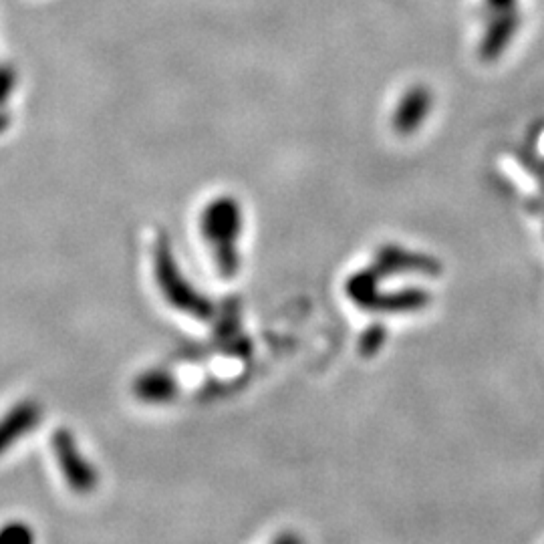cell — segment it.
I'll list each match as a JSON object with an SVG mask.
<instances>
[{
    "label": "cell",
    "mask_w": 544,
    "mask_h": 544,
    "mask_svg": "<svg viewBox=\"0 0 544 544\" xmlns=\"http://www.w3.org/2000/svg\"><path fill=\"white\" fill-rule=\"evenodd\" d=\"M244 218L240 204L230 196L214 198L200 214V230L204 240L214 248L218 272L224 279H232L240 270L238 240Z\"/></svg>",
    "instance_id": "6da1fadb"
},
{
    "label": "cell",
    "mask_w": 544,
    "mask_h": 544,
    "mask_svg": "<svg viewBox=\"0 0 544 544\" xmlns=\"http://www.w3.org/2000/svg\"><path fill=\"white\" fill-rule=\"evenodd\" d=\"M154 275L158 289L170 307L198 321L212 319L214 305L186 281L166 236H160L154 246Z\"/></svg>",
    "instance_id": "7a4b0ae2"
},
{
    "label": "cell",
    "mask_w": 544,
    "mask_h": 544,
    "mask_svg": "<svg viewBox=\"0 0 544 544\" xmlns=\"http://www.w3.org/2000/svg\"><path fill=\"white\" fill-rule=\"evenodd\" d=\"M51 446L57 466L63 472L69 488L77 494H91L99 484V474L95 466H91V462L81 454L73 434L67 428L55 430Z\"/></svg>",
    "instance_id": "3957f363"
},
{
    "label": "cell",
    "mask_w": 544,
    "mask_h": 544,
    "mask_svg": "<svg viewBox=\"0 0 544 544\" xmlns=\"http://www.w3.org/2000/svg\"><path fill=\"white\" fill-rule=\"evenodd\" d=\"M373 268L381 279L397 275H420V277H440L442 262L436 256L407 250L397 244H385L377 250Z\"/></svg>",
    "instance_id": "277c9868"
},
{
    "label": "cell",
    "mask_w": 544,
    "mask_h": 544,
    "mask_svg": "<svg viewBox=\"0 0 544 544\" xmlns=\"http://www.w3.org/2000/svg\"><path fill=\"white\" fill-rule=\"evenodd\" d=\"M432 107H434V93L426 85L410 87L403 93V97L399 99L393 111V117H391L393 131L399 135L416 133L428 119Z\"/></svg>",
    "instance_id": "5b68a950"
},
{
    "label": "cell",
    "mask_w": 544,
    "mask_h": 544,
    "mask_svg": "<svg viewBox=\"0 0 544 544\" xmlns=\"http://www.w3.org/2000/svg\"><path fill=\"white\" fill-rule=\"evenodd\" d=\"M41 422V405L33 399L21 401L0 418V458Z\"/></svg>",
    "instance_id": "8992f818"
},
{
    "label": "cell",
    "mask_w": 544,
    "mask_h": 544,
    "mask_svg": "<svg viewBox=\"0 0 544 544\" xmlns=\"http://www.w3.org/2000/svg\"><path fill=\"white\" fill-rule=\"evenodd\" d=\"M180 387L176 377L166 369H150L133 381V395L144 403H170L178 395Z\"/></svg>",
    "instance_id": "52a82bcc"
},
{
    "label": "cell",
    "mask_w": 544,
    "mask_h": 544,
    "mask_svg": "<svg viewBox=\"0 0 544 544\" xmlns=\"http://www.w3.org/2000/svg\"><path fill=\"white\" fill-rule=\"evenodd\" d=\"M518 23H520L518 13L490 17L486 33L482 37V45H480V55L484 61L498 59L508 49V45L512 43L518 31Z\"/></svg>",
    "instance_id": "ba28073f"
},
{
    "label": "cell",
    "mask_w": 544,
    "mask_h": 544,
    "mask_svg": "<svg viewBox=\"0 0 544 544\" xmlns=\"http://www.w3.org/2000/svg\"><path fill=\"white\" fill-rule=\"evenodd\" d=\"M432 297L428 291L420 287L401 289L393 293H379L373 301L371 309L373 313H387V315H399V313H420L430 305Z\"/></svg>",
    "instance_id": "9c48e42d"
},
{
    "label": "cell",
    "mask_w": 544,
    "mask_h": 544,
    "mask_svg": "<svg viewBox=\"0 0 544 544\" xmlns=\"http://www.w3.org/2000/svg\"><path fill=\"white\" fill-rule=\"evenodd\" d=\"M379 283H381V275L379 272L371 266V268H363V270H357L355 275H351L347 279V285H345V291H347V297L361 309H371L373 301L377 299L379 295Z\"/></svg>",
    "instance_id": "30bf717a"
},
{
    "label": "cell",
    "mask_w": 544,
    "mask_h": 544,
    "mask_svg": "<svg viewBox=\"0 0 544 544\" xmlns=\"http://www.w3.org/2000/svg\"><path fill=\"white\" fill-rule=\"evenodd\" d=\"M385 341H387V327L381 325V323L369 325L359 337V343H357L359 355L367 357V359L375 357L383 349Z\"/></svg>",
    "instance_id": "8fae6325"
},
{
    "label": "cell",
    "mask_w": 544,
    "mask_h": 544,
    "mask_svg": "<svg viewBox=\"0 0 544 544\" xmlns=\"http://www.w3.org/2000/svg\"><path fill=\"white\" fill-rule=\"evenodd\" d=\"M35 540V534L31 530V526H27L25 522L13 520L0 526V544H31Z\"/></svg>",
    "instance_id": "7c38bea8"
},
{
    "label": "cell",
    "mask_w": 544,
    "mask_h": 544,
    "mask_svg": "<svg viewBox=\"0 0 544 544\" xmlns=\"http://www.w3.org/2000/svg\"><path fill=\"white\" fill-rule=\"evenodd\" d=\"M15 83H17L15 71H11L7 67H0V105L7 103V99L11 97V93L15 89Z\"/></svg>",
    "instance_id": "4fadbf2b"
},
{
    "label": "cell",
    "mask_w": 544,
    "mask_h": 544,
    "mask_svg": "<svg viewBox=\"0 0 544 544\" xmlns=\"http://www.w3.org/2000/svg\"><path fill=\"white\" fill-rule=\"evenodd\" d=\"M486 7L490 11V17L518 13V0H486Z\"/></svg>",
    "instance_id": "5bb4252c"
}]
</instances>
